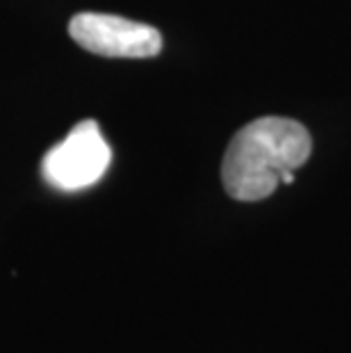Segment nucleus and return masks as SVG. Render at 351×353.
Returning a JSON list of instances; mask_svg holds the SVG:
<instances>
[{"instance_id":"nucleus-1","label":"nucleus","mask_w":351,"mask_h":353,"mask_svg":"<svg viewBox=\"0 0 351 353\" xmlns=\"http://www.w3.org/2000/svg\"><path fill=\"white\" fill-rule=\"evenodd\" d=\"M312 153L310 132L294 119L263 117L230 139L221 162L228 196L253 203L272 196L285 171H297Z\"/></svg>"},{"instance_id":"nucleus-3","label":"nucleus","mask_w":351,"mask_h":353,"mask_svg":"<svg viewBox=\"0 0 351 353\" xmlns=\"http://www.w3.org/2000/svg\"><path fill=\"white\" fill-rule=\"evenodd\" d=\"M69 34L78 46L101 57L144 59L155 57L162 50L158 28L117 14L80 12L71 19Z\"/></svg>"},{"instance_id":"nucleus-2","label":"nucleus","mask_w":351,"mask_h":353,"mask_svg":"<svg viewBox=\"0 0 351 353\" xmlns=\"http://www.w3.org/2000/svg\"><path fill=\"white\" fill-rule=\"evenodd\" d=\"M112 151L101 128L92 119L73 125L41 160V176L59 192H80L106 176Z\"/></svg>"}]
</instances>
